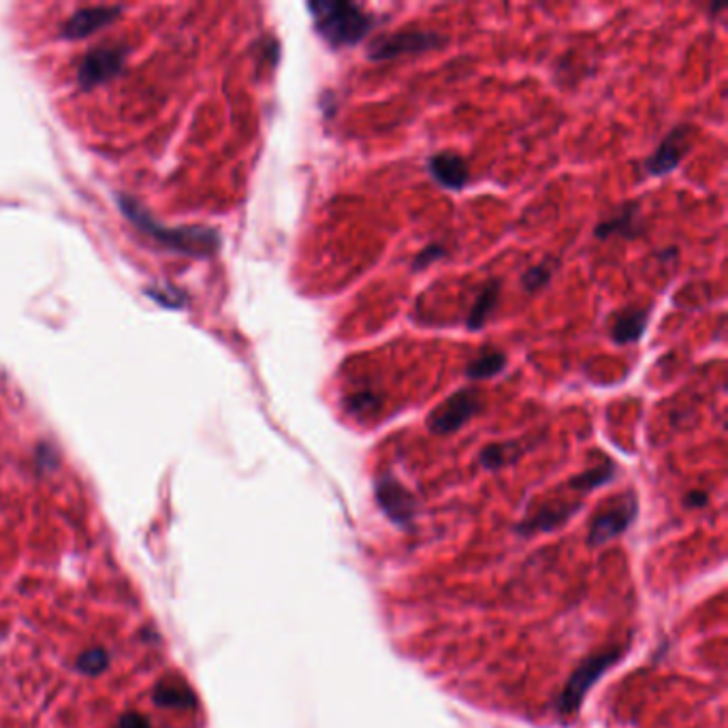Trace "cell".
<instances>
[{"mask_svg":"<svg viewBox=\"0 0 728 728\" xmlns=\"http://www.w3.org/2000/svg\"><path fill=\"white\" fill-rule=\"evenodd\" d=\"M308 11L312 13L314 28L320 39L331 49L361 43L374 26L372 15L365 13L359 4L344 3V0H314L308 3Z\"/></svg>","mask_w":728,"mask_h":728,"instance_id":"cell-1","label":"cell"},{"mask_svg":"<svg viewBox=\"0 0 728 728\" xmlns=\"http://www.w3.org/2000/svg\"><path fill=\"white\" fill-rule=\"evenodd\" d=\"M120 203L124 205V211L129 214V218L135 222L137 227H141L143 231H146L148 235H152L157 242L169 246V248L186 252V255L210 256L211 252H216L218 246H220L218 233L211 231V229H203V227L163 229L143 214L141 208L137 203H130L129 199H120Z\"/></svg>","mask_w":728,"mask_h":728,"instance_id":"cell-2","label":"cell"},{"mask_svg":"<svg viewBox=\"0 0 728 728\" xmlns=\"http://www.w3.org/2000/svg\"><path fill=\"white\" fill-rule=\"evenodd\" d=\"M443 45H446V37L440 32L398 31L372 39L368 45V58L372 62H387L400 58V56L423 54V51L443 48Z\"/></svg>","mask_w":728,"mask_h":728,"instance_id":"cell-3","label":"cell"},{"mask_svg":"<svg viewBox=\"0 0 728 728\" xmlns=\"http://www.w3.org/2000/svg\"><path fill=\"white\" fill-rule=\"evenodd\" d=\"M481 410V393L477 389H460L446 398L443 404L436 406L427 417V427L432 434L446 436L462 429Z\"/></svg>","mask_w":728,"mask_h":728,"instance_id":"cell-4","label":"cell"},{"mask_svg":"<svg viewBox=\"0 0 728 728\" xmlns=\"http://www.w3.org/2000/svg\"><path fill=\"white\" fill-rule=\"evenodd\" d=\"M620 653H622L620 650L603 652V653H598V656L588 658V661L575 670V675H572L571 681L564 688V692H562V698H560L562 714L569 715L575 712L579 705H581L583 697L588 695L589 688H592L596 681H598L600 675H603L605 670L617 661V658H620Z\"/></svg>","mask_w":728,"mask_h":728,"instance_id":"cell-5","label":"cell"},{"mask_svg":"<svg viewBox=\"0 0 728 728\" xmlns=\"http://www.w3.org/2000/svg\"><path fill=\"white\" fill-rule=\"evenodd\" d=\"M690 148H692V126L690 124L675 126V129L664 137L661 146L656 148V152L645 160L647 174L664 175L669 174V171H673L681 160L686 158Z\"/></svg>","mask_w":728,"mask_h":728,"instance_id":"cell-6","label":"cell"},{"mask_svg":"<svg viewBox=\"0 0 728 728\" xmlns=\"http://www.w3.org/2000/svg\"><path fill=\"white\" fill-rule=\"evenodd\" d=\"M376 500L381 504L382 511L389 515V519H393L395 524H409L415 517L417 500L391 474H385V477L378 479Z\"/></svg>","mask_w":728,"mask_h":728,"instance_id":"cell-7","label":"cell"},{"mask_svg":"<svg viewBox=\"0 0 728 728\" xmlns=\"http://www.w3.org/2000/svg\"><path fill=\"white\" fill-rule=\"evenodd\" d=\"M634 515H636L634 496H630V494L620 496L609 508H607V511H603L598 517L594 519L589 538H592L594 544L607 543L609 538L622 535V532L630 526V521L634 519Z\"/></svg>","mask_w":728,"mask_h":728,"instance_id":"cell-8","label":"cell"},{"mask_svg":"<svg viewBox=\"0 0 728 728\" xmlns=\"http://www.w3.org/2000/svg\"><path fill=\"white\" fill-rule=\"evenodd\" d=\"M427 171L440 186L449 188V191H462L470 182L468 163L455 152L434 154L427 160Z\"/></svg>","mask_w":728,"mask_h":728,"instance_id":"cell-9","label":"cell"},{"mask_svg":"<svg viewBox=\"0 0 728 728\" xmlns=\"http://www.w3.org/2000/svg\"><path fill=\"white\" fill-rule=\"evenodd\" d=\"M122 67V51L120 49H96L84 60L79 68V82L85 88L105 82L112 76H116Z\"/></svg>","mask_w":728,"mask_h":728,"instance_id":"cell-10","label":"cell"},{"mask_svg":"<svg viewBox=\"0 0 728 728\" xmlns=\"http://www.w3.org/2000/svg\"><path fill=\"white\" fill-rule=\"evenodd\" d=\"M120 13V7H90L77 11L65 26V37L82 39L85 34L99 31Z\"/></svg>","mask_w":728,"mask_h":728,"instance_id":"cell-11","label":"cell"},{"mask_svg":"<svg viewBox=\"0 0 728 728\" xmlns=\"http://www.w3.org/2000/svg\"><path fill=\"white\" fill-rule=\"evenodd\" d=\"M650 308H628L617 314L611 327V337L616 344H634L645 334Z\"/></svg>","mask_w":728,"mask_h":728,"instance_id":"cell-12","label":"cell"},{"mask_svg":"<svg viewBox=\"0 0 728 728\" xmlns=\"http://www.w3.org/2000/svg\"><path fill=\"white\" fill-rule=\"evenodd\" d=\"M639 216H641L639 203L624 205V208L617 211L616 216L607 218V220H603L598 227H596V238L607 239V238H613V235L634 238V235H639V231H641Z\"/></svg>","mask_w":728,"mask_h":728,"instance_id":"cell-13","label":"cell"},{"mask_svg":"<svg viewBox=\"0 0 728 728\" xmlns=\"http://www.w3.org/2000/svg\"><path fill=\"white\" fill-rule=\"evenodd\" d=\"M498 300H500V280H490V283L481 289V293L474 297L472 308H470V314L466 320L468 329H472V331L483 329V325L487 323V319H490V314L494 312Z\"/></svg>","mask_w":728,"mask_h":728,"instance_id":"cell-14","label":"cell"},{"mask_svg":"<svg viewBox=\"0 0 728 728\" xmlns=\"http://www.w3.org/2000/svg\"><path fill=\"white\" fill-rule=\"evenodd\" d=\"M504 368H507V355L498 348H487L466 365V376L470 381H483V378L498 376Z\"/></svg>","mask_w":728,"mask_h":728,"instance_id":"cell-15","label":"cell"},{"mask_svg":"<svg viewBox=\"0 0 728 728\" xmlns=\"http://www.w3.org/2000/svg\"><path fill=\"white\" fill-rule=\"evenodd\" d=\"M555 267H558V261L555 259H547V261L538 263V265L530 267L524 276H521V286H524L527 293H536V291L544 289V286L552 283Z\"/></svg>","mask_w":728,"mask_h":728,"instance_id":"cell-16","label":"cell"},{"mask_svg":"<svg viewBox=\"0 0 728 728\" xmlns=\"http://www.w3.org/2000/svg\"><path fill=\"white\" fill-rule=\"evenodd\" d=\"M519 449L515 445H490L485 446L483 453H481V463L487 470H498L502 466H507L508 462L517 460Z\"/></svg>","mask_w":728,"mask_h":728,"instance_id":"cell-17","label":"cell"},{"mask_svg":"<svg viewBox=\"0 0 728 728\" xmlns=\"http://www.w3.org/2000/svg\"><path fill=\"white\" fill-rule=\"evenodd\" d=\"M611 477H613V463L609 460V462H605L600 468L588 470V472L579 474V477L572 479V485H575L577 490H592V487L607 483Z\"/></svg>","mask_w":728,"mask_h":728,"instance_id":"cell-18","label":"cell"},{"mask_svg":"<svg viewBox=\"0 0 728 728\" xmlns=\"http://www.w3.org/2000/svg\"><path fill=\"white\" fill-rule=\"evenodd\" d=\"M445 255H446V252H445L443 246H438V244L427 246L426 250H421L415 256V261H412V269H415V272H417V269H426L427 265H432V263H436L438 259H443Z\"/></svg>","mask_w":728,"mask_h":728,"instance_id":"cell-19","label":"cell"},{"mask_svg":"<svg viewBox=\"0 0 728 728\" xmlns=\"http://www.w3.org/2000/svg\"><path fill=\"white\" fill-rule=\"evenodd\" d=\"M378 406V400L374 398V393L370 391H364V393H355L351 400H348V409L353 412H361V410H370Z\"/></svg>","mask_w":728,"mask_h":728,"instance_id":"cell-20","label":"cell"},{"mask_svg":"<svg viewBox=\"0 0 728 728\" xmlns=\"http://www.w3.org/2000/svg\"><path fill=\"white\" fill-rule=\"evenodd\" d=\"M686 502L690 504V507H703V504L707 502V494H705V491H692V494H688Z\"/></svg>","mask_w":728,"mask_h":728,"instance_id":"cell-21","label":"cell"},{"mask_svg":"<svg viewBox=\"0 0 728 728\" xmlns=\"http://www.w3.org/2000/svg\"><path fill=\"white\" fill-rule=\"evenodd\" d=\"M148 726L150 724H148L143 718H137V715H130V718H126L122 722V728H148Z\"/></svg>","mask_w":728,"mask_h":728,"instance_id":"cell-22","label":"cell"}]
</instances>
